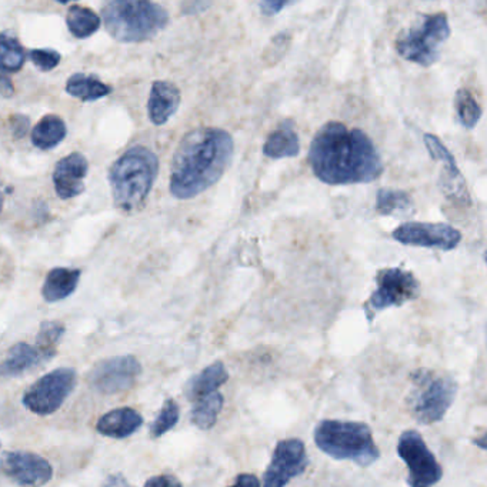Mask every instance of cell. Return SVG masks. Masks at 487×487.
<instances>
[{"label": "cell", "instance_id": "2", "mask_svg": "<svg viewBox=\"0 0 487 487\" xmlns=\"http://www.w3.org/2000/svg\"><path fill=\"white\" fill-rule=\"evenodd\" d=\"M234 142L224 129H193L183 138L173 156L170 193L187 200L219 182L231 167Z\"/></svg>", "mask_w": 487, "mask_h": 487}, {"label": "cell", "instance_id": "22", "mask_svg": "<svg viewBox=\"0 0 487 487\" xmlns=\"http://www.w3.org/2000/svg\"><path fill=\"white\" fill-rule=\"evenodd\" d=\"M39 362H43V359L34 346L24 342L17 343L12 346L6 359L0 362V377H16L24 375L27 370L38 366Z\"/></svg>", "mask_w": 487, "mask_h": 487}, {"label": "cell", "instance_id": "34", "mask_svg": "<svg viewBox=\"0 0 487 487\" xmlns=\"http://www.w3.org/2000/svg\"><path fill=\"white\" fill-rule=\"evenodd\" d=\"M288 2H274V0H268V2H261L262 14H266V16H273V14H278L279 12L283 9V7L288 6Z\"/></svg>", "mask_w": 487, "mask_h": 487}, {"label": "cell", "instance_id": "3", "mask_svg": "<svg viewBox=\"0 0 487 487\" xmlns=\"http://www.w3.org/2000/svg\"><path fill=\"white\" fill-rule=\"evenodd\" d=\"M159 172L158 156L136 146L120 156L109 172L113 202L123 212H135L145 205Z\"/></svg>", "mask_w": 487, "mask_h": 487}, {"label": "cell", "instance_id": "19", "mask_svg": "<svg viewBox=\"0 0 487 487\" xmlns=\"http://www.w3.org/2000/svg\"><path fill=\"white\" fill-rule=\"evenodd\" d=\"M24 51L17 39L0 33V96L11 98L14 88L9 73L21 71L24 63Z\"/></svg>", "mask_w": 487, "mask_h": 487}, {"label": "cell", "instance_id": "12", "mask_svg": "<svg viewBox=\"0 0 487 487\" xmlns=\"http://www.w3.org/2000/svg\"><path fill=\"white\" fill-rule=\"evenodd\" d=\"M142 372L135 356H115L99 362L89 375V382L103 395H118L132 389Z\"/></svg>", "mask_w": 487, "mask_h": 487}, {"label": "cell", "instance_id": "6", "mask_svg": "<svg viewBox=\"0 0 487 487\" xmlns=\"http://www.w3.org/2000/svg\"><path fill=\"white\" fill-rule=\"evenodd\" d=\"M407 406L413 419L422 426H430L444 419L454 405L457 383L449 375L430 369H417L410 375Z\"/></svg>", "mask_w": 487, "mask_h": 487}, {"label": "cell", "instance_id": "25", "mask_svg": "<svg viewBox=\"0 0 487 487\" xmlns=\"http://www.w3.org/2000/svg\"><path fill=\"white\" fill-rule=\"evenodd\" d=\"M66 125L59 116L46 115L39 120L32 132V142L42 150L53 149L66 136Z\"/></svg>", "mask_w": 487, "mask_h": 487}, {"label": "cell", "instance_id": "30", "mask_svg": "<svg viewBox=\"0 0 487 487\" xmlns=\"http://www.w3.org/2000/svg\"><path fill=\"white\" fill-rule=\"evenodd\" d=\"M457 118L466 129H473L482 118V108L467 89L457 91L454 98Z\"/></svg>", "mask_w": 487, "mask_h": 487}, {"label": "cell", "instance_id": "11", "mask_svg": "<svg viewBox=\"0 0 487 487\" xmlns=\"http://www.w3.org/2000/svg\"><path fill=\"white\" fill-rule=\"evenodd\" d=\"M309 456L301 439H284L276 444L271 463L263 474V487H286L305 473Z\"/></svg>", "mask_w": 487, "mask_h": 487}, {"label": "cell", "instance_id": "38", "mask_svg": "<svg viewBox=\"0 0 487 487\" xmlns=\"http://www.w3.org/2000/svg\"><path fill=\"white\" fill-rule=\"evenodd\" d=\"M2 209H4V193L0 192V214H2Z\"/></svg>", "mask_w": 487, "mask_h": 487}, {"label": "cell", "instance_id": "9", "mask_svg": "<svg viewBox=\"0 0 487 487\" xmlns=\"http://www.w3.org/2000/svg\"><path fill=\"white\" fill-rule=\"evenodd\" d=\"M76 382L78 375L75 369L61 368L52 370L24 392V405L34 415L48 416L61 409L64 400L75 389Z\"/></svg>", "mask_w": 487, "mask_h": 487}, {"label": "cell", "instance_id": "28", "mask_svg": "<svg viewBox=\"0 0 487 487\" xmlns=\"http://www.w3.org/2000/svg\"><path fill=\"white\" fill-rule=\"evenodd\" d=\"M376 210L383 216L413 212V200L409 193L396 189H380L376 196Z\"/></svg>", "mask_w": 487, "mask_h": 487}, {"label": "cell", "instance_id": "15", "mask_svg": "<svg viewBox=\"0 0 487 487\" xmlns=\"http://www.w3.org/2000/svg\"><path fill=\"white\" fill-rule=\"evenodd\" d=\"M88 160L81 153H71L56 165L53 173L54 190L61 199L68 200L76 197L85 190L86 175H88Z\"/></svg>", "mask_w": 487, "mask_h": 487}, {"label": "cell", "instance_id": "37", "mask_svg": "<svg viewBox=\"0 0 487 487\" xmlns=\"http://www.w3.org/2000/svg\"><path fill=\"white\" fill-rule=\"evenodd\" d=\"M209 6V2H196V4L187 5L186 9H183V12L185 14H199V12H204Z\"/></svg>", "mask_w": 487, "mask_h": 487}, {"label": "cell", "instance_id": "29", "mask_svg": "<svg viewBox=\"0 0 487 487\" xmlns=\"http://www.w3.org/2000/svg\"><path fill=\"white\" fill-rule=\"evenodd\" d=\"M63 323L56 320L43 321L39 329L38 338H36V350L42 356V359L49 360L58 353V345L64 335Z\"/></svg>", "mask_w": 487, "mask_h": 487}, {"label": "cell", "instance_id": "8", "mask_svg": "<svg viewBox=\"0 0 487 487\" xmlns=\"http://www.w3.org/2000/svg\"><path fill=\"white\" fill-rule=\"evenodd\" d=\"M397 454L406 463L409 487H434L444 477L436 457L416 430H406L397 442Z\"/></svg>", "mask_w": 487, "mask_h": 487}, {"label": "cell", "instance_id": "35", "mask_svg": "<svg viewBox=\"0 0 487 487\" xmlns=\"http://www.w3.org/2000/svg\"><path fill=\"white\" fill-rule=\"evenodd\" d=\"M229 487H262V484L254 474L241 473L236 477L234 483Z\"/></svg>", "mask_w": 487, "mask_h": 487}, {"label": "cell", "instance_id": "14", "mask_svg": "<svg viewBox=\"0 0 487 487\" xmlns=\"http://www.w3.org/2000/svg\"><path fill=\"white\" fill-rule=\"evenodd\" d=\"M0 471L24 487H42L53 474L51 463L32 452H7L0 457Z\"/></svg>", "mask_w": 487, "mask_h": 487}, {"label": "cell", "instance_id": "27", "mask_svg": "<svg viewBox=\"0 0 487 487\" xmlns=\"http://www.w3.org/2000/svg\"><path fill=\"white\" fill-rule=\"evenodd\" d=\"M69 31L78 39L91 38L100 27V19L95 12L81 5H73L69 7L66 16Z\"/></svg>", "mask_w": 487, "mask_h": 487}, {"label": "cell", "instance_id": "32", "mask_svg": "<svg viewBox=\"0 0 487 487\" xmlns=\"http://www.w3.org/2000/svg\"><path fill=\"white\" fill-rule=\"evenodd\" d=\"M29 58L33 62L34 66H38L43 72L52 71L61 62V54L52 49H33L29 52Z\"/></svg>", "mask_w": 487, "mask_h": 487}, {"label": "cell", "instance_id": "7", "mask_svg": "<svg viewBox=\"0 0 487 487\" xmlns=\"http://www.w3.org/2000/svg\"><path fill=\"white\" fill-rule=\"evenodd\" d=\"M450 38L446 14H424L396 42L397 53L406 61L429 68L440 58L444 42Z\"/></svg>", "mask_w": 487, "mask_h": 487}, {"label": "cell", "instance_id": "26", "mask_svg": "<svg viewBox=\"0 0 487 487\" xmlns=\"http://www.w3.org/2000/svg\"><path fill=\"white\" fill-rule=\"evenodd\" d=\"M190 420L200 430H209L216 425L217 417L224 409V397L220 392L210 393L207 396L196 400Z\"/></svg>", "mask_w": 487, "mask_h": 487}, {"label": "cell", "instance_id": "21", "mask_svg": "<svg viewBox=\"0 0 487 487\" xmlns=\"http://www.w3.org/2000/svg\"><path fill=\"white\" fill-rule=\"evenodd\" d=\"M81 279L78 269L56 268L49 272L42 288V295L49 303L63 301L76 291Z\"/></svg>", "mask_w": 487, "mask_h": 487}, {"label": "cell", "instance_id": "10", "mask_svg": "<svg viewBox=\"0 0 487 487\" xmlns=\"http://www.w3.org/2000/svg\"><path fill=\"white\" fill-rule=\"evenodd\" d=\"M377 289L373 291L365 310L372 320L377 311L389 308H400L419 296L420 284L412 272L403 268H387L376 276Z\"/></svg>", "mask_w": 487, "mask_h": 487}, {"label": "cell", "instance_id": "20", "mask_svg": "<svg viewBox=\"0 0 487 487\" xmlns=\"http://www.w3.org/2000/svg\"><path fill=\"white\" fill-rule=\"evenodd\" d=\"M227 380L229 372L224 363H214L187 380L185 385V396L190 402H196L210 393L219 392V387H222Z\"/></svg>", "mask_w": 487, "mask_h": 487}, {"label": "cell", "instance_id": "17", "mask_svg": "<svg viewBox=\"0 0 487 487\" xmlns=\"http://www.w3.org/2000/svg\"><path fill=\"white\" fill-rule=\"evenodd\" d=\"M180 105V91L177 86L167 81H156L150 91L149 118L155 125L160 126L177 112Z\"/></svg>", "mask_w": 487, "mask_h": 487}, {"label": "cell", "instance_id": "1", "mask_svg": "<svg viewBox=\"0 0 487 487\" xmlns=\"http://www.w3.org/2000/svg\"><path fill=\"white\" fill-rule=\"evenodd\" d=\"M315 177L328 185H356L379 179L383 163L375 143L360 129L329 122L316 133L309 149Z\"/></svg>", "mask_w": 487, "mask_h": 487}, {"label": "cell", "instance_id": "18", "mask_svg": "<svg viewBox=\"0 0 487 487\" xmlns=\"http://www.w3.org/2000/svg\"><path fill=\"white\" fill-rule=\"evenodd\" d=\"M143 425V417L132 407H119L103 415L98 422V432L112 439H125L136 434Z\"/></svg>", "mask_w": 487, "mask_h": 487}, {"label": "cell", "instance_id": "4", "mask_svg": "<svg viewBox=\"0 0 487 487\" xmlns=\"http://www.w3.org/2000/svg\"><path fill=\"white\" fill-rule=\"evenodd\" d=\"M316 446L335 461H350L358 466L369 467L379 461L372 430L362 422L323 420L313 434Z\"/></svg>", "mask_w": 487, "mask_h": 487}, {"label": "cell", "instance_id": "24", "mask_svg": "<svg viewBox=\"0 0 487 487\" xmlns=\"http://www.w3.org/2000/svg\"><path fill=\"white\" fill-rule=\"evenodd\" d=\"M66 91L73 98L81 99V102H95L99 99L110 95L112 88L96 76L76 73L69 78Z\"/></svg>", "mask_w": 487, "mask_h": 487}, {"label": "cell", "instance_id": "23", "mask_svg": "<svg viewBox=\"0 0 487 487\" xmlns=\"http://www.w3.org/2000/svg\"><path fill=\"white\" fill-rule=\"evenodd\" d=\"M299 152H301V140H299L298 133L295 132V129L286 123L272 132L263 146V155L271 159L296 158Z\"/></svg>", "mask_w": 487, "mask_h": 487}, {"label": "cell", "instance_id": "13", "mask_svg": "<svg viewBox=\"0 0 487 487\" xmlns=\"http://www.w3.org/2000/svg\"><path fill=\"white\" fill-rule=\"evenodd\" d=\"M393 239L407 246L454 251L462 242L461 232L446 224L407 222L392 234Z\"/></svg>", "mask_w": 487, "mask_h": 487}, {"label": "cell", "instance_id": "16", "mask_svg": "<svg viewBox=\"0 0 487 487\" xmlns=\"http://www.w3.org/2000/svg\"><path fill=\"white\" fill-rule=\"evenodd\" d=\"M425 145H426L427 150H429L430 156L434 159L444 163V177L442 186H444L446 196L452 197V200H456L461 204H464V202L471 204V197L467 193L463 177H462L461 170L457 167L454 155L447 150L446 146L440 142L434 135L426 133L425 135Z\"/></svg>", "mask_w": 487, "mask_h": 487}, {"label": "cell", "instance_id": "31", "mask_svg": "<svg viewBox=\"0 0 487 487\" xmlns=\"http://www.w3.org/2000/svg\"><path fill=\"white\" fill-rule=\"evenodd\" d=\"M179 416V405L173 399H167V402L163 403L162 409L158 413L153 424L150 425V436L153 439H158V437L167 434L173 427L177 426Z\"/></svg>", "mask_w": 487, "mask_h": 487}, {"label": "cell", "instance_id": "36", "mask_svg": "<svg viewBox=\"0 0 487 487\" xmlns=\"http://www.w3.org/2000/svg\"><path fill=\"white\" fill-rule=\"evenodd\" d=\"M102 487H132V484L126 481L123 474L115 473L110 474V476L106 479V482L103 483Z\"/></svg>", "mask_w": 487, "mask_h": 487}, {"label": "cell", "instance_id": "5", "mask_svg": "<svg viewBox=\"0 0 487 487\" xmlns=\"http://www.w3.org/2000/svg\"><path fill=\"white\" fill-rule=\"evenodd\" d=\"M106 29L122 43L150 41L167 27L169 14L165 7L145 0H115L103 7Z\"/></svg>", "mask_w": 487, "mask_h": 487}, {"label": "cell", "instance_id": "33", "mask_svg": "<svg viewBox=\"0 0 487 487\" xmlns=\"http://www.w3.org/2000/svg\"><path fill=\"white\" fill-rule=\"evenodd\" d=\"M143 487H183L179 479L173 474H158L150 477Z\"/></svg>", "mask_w": 487, "mask_h": 487}]
</instances>
